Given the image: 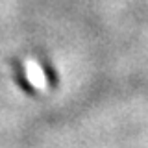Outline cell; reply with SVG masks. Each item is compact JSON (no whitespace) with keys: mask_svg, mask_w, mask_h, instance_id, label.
I'll return each instance as SVG.
<instances>
[{"mask_svg":"<svg viewBox=\"0 0 148 148\" xmlns=\"http://www.w3.org/2000/svg\"><path fill=\"white\" fill-rule=\"evenodd\" d=\"M24 67H26V76H28V80H30L32 85H34L35 89H46L48 80H46V76H45V71L39 67V63L34 61V59H28L24 63Z\"/></svg>","mask_w":148,"mask_h":148,"instance_id":"obj_1","label":"cell"}]
</instances>
